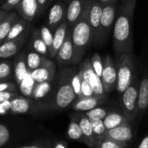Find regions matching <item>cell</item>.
<instances>
[{"instance_id":"obj_45","label":"cell","mask_w":148,"mask_h":148,"mask_svg":"<svg viewBox=\"0 0 148 148\" xmlns=\"http://www.w3.org/2000/svg\"><path fill=\"white\" fill-rule=\"evenodd\" d=\"M19 148H46V146L42 143H37V144H33V145H29V146H24Z\"/></svg>"},{"instance_id":"obj_1","label":"cell","mask_w":148,"mask_h":148,"mask_svg":"<svg viewBox=\"0 0 148 148\" xmlns=\"http://www.w3.org/2000/svg\"><path fill=\"white\" fill-rule=\"evenodd\" d=\"M137 0H121L113 29V45L117 55L133 53L134 16Z\"/></svg>"},{"instance_id":"obj_35","label":"cell","mask_w":148,"mask_h":148,"mask_svg":"<svg viewBox=\"0 0 148 148\" xmlns=\"http://www.w3.org/2000/svg\"><path fill=\"white\" fill-rule=\"evenodd\" d=\"M39 33H40L42 39L46 43V45L49 49H49H51V46H52L54 34L52 33L49 27H47V26H42L40 30H39Z\"/></svg>"},{"instance_id":"obj_28","label":"cell","mask_w":148,"mask_h":148,"mask_svg":"<svg viewBox=\"0 0 148 148\" xmlns=\"http://www.w3.org/2000/svg\"><path fill=\"white\" fill-rule=\"evenodd\" d=\"M52 82H44L41 83H36L33 91L32 100L41 101L46 98L52 91Z\"/></svg>"},{"instance_id":"obj_41","label":"cell","mask_w":148,"mask_h":148,"mask_svg":"<svg viewBox=\"0 0 148 148\" xmlns=\"http://www.w3.org/2000/svg\"><path fill=\"white\" fill-rule=\"evenodd\" d=\"M16 86L12 82H0V92L3 91H13L16 92Z\"/></svg>"},{"instance_id":"obj_9","label":"cell","mask_w":148,"mask_h":148,"mask_svg":"<svg viewBox=\"0 0 148 148\" xmlns=\"http://www.w3.org/2000/svg\"><path fill=\"white\" fill-rule=\"evenodd\" d=\"M118 5L117 2L103 5L101 19V44H102L110 34L114 24Z\"/></svg>"},{"instance_id":"obj_51","label":"cell","mask_w":148,"mask_h":148,"mask_svg":"<svg viewBox=\"0 0 148 148\" xmlns=\"http://www.w3.org/2000/svg\"><path fill=\"white\" fill-rule=\"evenodd\" d=\"M49 1H53V0H49Z\"/></svg>"},{"instance_id":"obj_29","label":"cell","mask_w":148,"mask_h":148,"mask_svg":"<svg viewBox=\"0 0 148 148\" xmlns=\"http://www.w3.org/2000/svg\"><path fill=\"white\" fill-rule=\"evenodd\" d=\"M111 110V108L102 107V105H101L89 111L84 112V114L90 121H103Z\"/></svg>"},{"instance_id":"obj_44","label":"cell","mask_w":148,"mask_h":148,"mask_svg":"<svg viewBox=\"0 0 148 148\" xmlns=\"http://www.w3.org/2000/svg\"><path fill=\"white\" fill-rule=\"evenodd\" d=\"M138 148H148V134L140 140Z\"/></svg>"},{"instance_id":"obj_42","label":"cell","mask_w":148,"mask_h":148,"mask_svg":"<svg viewBox=\"0 0 148 148\" xmlns=\"http://www.w3.org/2000/svg\"><path fill=\"white\" fill-rule=\"evenodd\" d=\"M21 0H6L5 3L2 5V9L4 10H10L13 8H16Z\"/></svg>"},{"instance_id":"obj_23","label":"cell","mask_w":148,"mask_h":148,"mask_svg":"<svg viewBox=\"0 0 148 148\" xmlns=\"http://www.w3.org/2000/svg\"><path fill=\"white\" fill-rule=\"evenodd\" d=\"M29 72V71L27 67L26 56H24L23 54H21L17 56L14 63V77L16 82L19 84Z\"/></svg>"},{"instance_id":"obj_27","label":"cell","mask_w":148,"mask_h":148,"mask_svg":"<svg viewBox=\"0 0 148 148\" xmlns=\"http://www.w3.org/2000/svg\"><path fill=\"white\" fill-rule=\"evenodd\" d=\"M36 82L32 78L30 72L27 74V75L23 79V81L18 84V88L21 93V95L24 97L32 99L33 91L36 86Z\"/></svg>"},{"instance_id":"obj_2","label":"cell","mask_w":148,"mask_h":148,"mask_svg":"<svg viewBox=\"0 0 148 148\" xmlns=\"http://www.w3.org/2000/svg\"><path fill=\"white\" fill-rule=\"evenodd\" d=\"M75 69H65L59 80L57 88L55 91L49 109L55 111L65 110L71 107L77 96L71 85V77Z\"/></svg>"},{"instance_id":"obj_20","label":"cell","mask_w":148,"mask_h":148,"mask_svg":"<svg viewBox=\"0 0 148 148\" xmlns=\"http://www.w3.org/2000/svg\"><path fill=\"white\" fill-rule=\"evenodd\" d=\"M66 10L67 9L64 7V5L60 3L54 4L51 7L48 16V23L49 29H56L62 23H63L64 18L66 20Z\"/></svg>"},{"instance_id":"obj_38","label":"cell","mask_w":148,"mask_h":148,"mask_svg":"<svg viewBox=\"0 0 148 148\" xmlns=\"http://www.w3.org/2000/svg\"><path fill=\"white\" fill-rule=\"evenodd\" d=\"M81 77H82V75H81ZM94 95H95V92H94V89H93L92 86L87 81H85L82 77L81 96L79 98H82V97H91V96H94Z\"/></svg>"},{"instance_id":"obj_22","label":"cell","mask_w":148,"mask_h":148,"mask_svg":"<svg viewBox=\"0 0 148 148\" xmlns=\"http://www.w3.org/2000/svg\"><path fill=\"white\" fill-rule=\"evenodd\" d=\"M103 123H104L107 130H109V129L120 127L121 125L129 123V121L122 111L121 112L119 110H113L112 109L107 114L105 119L103 120Z\"/></svg>"},{"instance_id":"obj_40","label":"cell","mask_w":148,"mask_h":148,"mask_svg":"<svg viewBox=\"0 0 148 148\" xmlns=\"http://www.w3.org/2000/svg\"><path fill=\"white\" fill-rule=\"evenodd\" d=\"M16 92L13 91H3L0 92V102H3L6 101H11L14 97L17 96Z\"/></svg>"},{"instance_id":"obj_10","label":"cell","mask_w":148,"mask_h":148,"mask_svg":"<svg viewBox=\"0 0 148 148\" xmlns=\"http://www.w3.org/2000/svg\"><path fill=\"white\" fill-rule=\"evenodd\" d=\"M79 72L82 77L92 86L95 92V95L100 96V95H107L104 90L101 79L96 75V73L93 69V67L90 62V59H85L82 62Z\"/></svg>"},{"instance_id":"obj_30","label":"cell","mask_w":148,"mask_h":148,"mask_svg":"<svg viewBox=\"0 0 148 148\" xmlns=\"http://www.w3.org/2000/svg\"><path fill=\"white\" fill-rule=\"evenodd\" d=\"M26 27H27V23L25 20H20V19L17 20L11 27L5 41L14 40L23 36V33L24 32Z\"/></svg>"},{"instance_id":"obj_49","label":"cell","mask_w":148,"mask_h":148,"mask_svg":"<svg viewBox=\"0 0 148 148\" xmlns=\"http://www.w3.org/2000/svg\"><path fill=\"white\" fill-rule=\"evenodd\" d=\"M48 0H37V3H38V5H39V8H42L45 6L46 3H47Z\"/></svg>"},{"instance_id":"obj_6","label":"cell","mask_w":148,"mask_h":148,"mask_svg":"<svg viewBox=\"0 0 148 148\" xmlns=\"http://www.w3.org/2000/svg\"><path fill=\"white\" fill-rule=\"evenodd\" d=\"M101 79L106 94H110L116 89L117 69L115 62L109 55L103 58V70Z\"/></svg>"},{"instance_id":"obj_46","label":"cell","mask_w":148,"mask_h":148,"mask_svg":"<svg viewBox=\"0 0 148 148\" xmlns=\"http://www.w3.org/2000/svg\"><path fill=\"white\" fill-rule=\"evenodd\" d=\"M67 147H68L67 142L62 141V140H60V141H57L55 144V146H54L53 148H67Z\"/></svg>"},{"instance_id":"obj_31","label":"cell","mask_w":148,"mask_h":148,"mask_svg":"<svg viewBox=\"0 0 148 148\" xmlns=\"http://www.w3.org/2000/svg\"><path fill=\"white\" fill-rule=\"evenodd\" d=\"M32 47L34 49V50L44 56H49V49L46 45V43L43 42V40L42 39L39 30L36 32V34L33 36L32 39Z\"/></svg>"},{"instance_id":"obj_32","label":"cell","mask_w":148,"mask_h":148,"mask_svg":"<svg viewBox=\"0 0 148 148\" xmlns=\"http://www.w3.org/2000/svg\"><path fill=\"white\" fill-rule=\"evenodd\" d=\"M92 129L94 133V136L95 139V144L104 139L107 135V128L103 123V121H91Z\"/></svg>"},{"instance_id":"obj_16","label":"cell","mask_w":148,"mask_h":148,"mask_svg":"<svg viewBox=\"0 0 148 148\" xmlns=\"http://www.w3.org/2000/svg\"><path fill=\"white\" fill-rule=\"evenodd\" d=\"M79 123L82 134L86 139V145L89 148H95V139L94 136L91 121L85 115L84 113H76L72 114Z\"/></svg>"},{"instance_id":"obj_37","label":"cell","mask_w":148,"mask_h":148,"mask_svg":"<svg viewBox=\"0 0 148 148\" xmlns=\"http://www.w3.org/2000/svg\"><path fill=\"white\" fill-rule=\"evenodd\" d=\"M81 84H82V77H81L80 72L79 70L78 71L75 70L71 77V85L74 88V91L77 98L81 96Z\"/></svg>"},{"instance_id":"obj_26","label":"cell","mask_w":148,"mask_h":148,"mask_svg":"<svg viewBox=\"0 0 148 148\" xmlns=\"http://www.w3.org/2000/svg\"><path fill=\"white\" fill-rule=\"evenodd\" d=\"M47 61H48V59L46 58V56L36 52V51L29 52L26 56L27 67H28V69L29 72L40 68Z\"/></svg>"},{"instance_id":"obj_36","label":"cell","mask_w":148,"mask_h":148,"mask_svg":"<svg viewBox=\"0 0 148 148\" xmlns=\"http://www.w3.org/2000/svg\"><path fill=\"white\" fill-rule=\"evenodd\" d=\"M12 73V66L10 62H0V82L9 79Z\"/></svg>"},{"instance_id":"obj_25","label":"cell","mask_w":148,"mask_h":148,"mask_svg":"<svg viewBox=\"0 0 148 148\" xmlns=\"http://www.w3.org/2000/svg\"><path fill=\"white\" fill-rule=\"evenodd\" d=\"M67 134L70 140H76L78 142H81L86 145V139L82 134L81 127L73 115H70V122L68 127Z\"/></svg>"},{"instance_id":"obj_11","label":"cell","mask_w":148,"mask_h":148,"mask_svg":"<svg viewBox=\"0 0 148 148\" xmlns=\"http://www.w3.org/2000/svg\"><path fill=\"white\" fill-rule=\"evenodd\" d=\"M108 100V95H94L91 97H82L77 98L74 103L72 104L71 108L74 111L79 113H84L89 111L98 106L103 105Z\"/></svg>"},{"instance_id":"obj_19","label":"cell","mask_w":148,"mask_h":148,"mask_svg":"<svg viewBox=\"0 0 148 148\" xmlns=\"http://www.w3.org/2000/svg\"><path fill=\"white\" fill-rule=\"evenodd\" d=\"M24 40L25 36H21L14 40L4 41L0 44V58H9L15 56L21 49Z\"/></svg>"},{"instance_id":"obj_33","label":"cell","mask_w":148,"mask_h":148,"mask_svg":"<svg viewBox=\"0 0 148 148\" xmlns=\"http://www.w3.org/2000/svg\"><path fill=\"white\" fill-rule=\"evenodd\" d=\"M127 146V144L126 143H121L108 137H105L95 144V148H126Z\"/></svg>"},{"instance_id":"obj_7","label":"cell","mask_w":148,"mask_h":148,"mask_svg":"<svg viewBox=\"0 0 148 148\" xmlns=\"http://www.w3.org/2000/svg\"><path fill=\"white\" fill-rule=\"evenodd\" d=\"M103 5L93 0L88 12V20L93 35V43L101 45V19Z\"/></svg>"},{"instance_id":"obj_39","label":"cell","mask_w":148,"mask_h":148,"mask_svg":"<svg viewBox=\"0 0 148 148\" xmlns=\"http://www.w3.org/2000/svg\"><path fill=\"white\" fill-rule=\"evenodd\" d=\"M10 137V133L9 128L3 124H0V147H3L8 143Z\"/></svg>"},{"instance_id":"obj_12","label":"cell","mask_w":148,"mask_h":148,"mask_svg":"<svg viewBox=\"0 0 148 148\" xmlns=\"http://www.w3.org/2000/svg\"><path fill=\"white\" fill-rule=\"evenodd\" d=\"M148 108V73L147 72L139 85L138 94V108L136 121L140 122Z\"/></svg>"},{"instance_id":"obj_5","label":"cell","mask_w":148,"mask_h":148,"mask_svg":"<svg viewBox=\"0 0 148 148\" xmlns=\"http://www.w3.org/2000/svg\"><path fill=\"white\" fill-rule=\"evenodd\" d=\"M139 85L136 78H134L130 86L121 94V111L127 118L130 124L134 123L137 116Z\"/></svg>"},{"instance_id":"obj_8","label":"cell","mask_w":148,"mask_h":148,"mask_svg":"<svg viewBox=\"0 0 148 148\" xmlns=\"http://www.w3.org/2000/svg\"><path fill=\"white\" fill-rule=\"evenodd\" d=\"M93 0H70L66 10V22L72 28L88 11Z\"/></svg>"},{"instance_id":"obj_14","label":"cell","mask_w":148,"mask_h":148,"mask_svg":"<svg viewBox=\"0 0 148 148\" xmlns=\"http://www.w3.org/2000/svg\"><path fill=\"white\" fill-rule=\"evenodd\" d=\"M36 83L52 82L56 75V65L54 62L48 60L42 66L30 72Z\"/></svg>"},{"instance_id":"obj_43","label":"cell","mask_w":148,"mask_h":148,"mask_svg":"<svg viewBox=\"0 0 148 148\" xmlns=\"http://www.w3.org/2000/svg\"><path fill=\"white\" fill-rule=\"evenodd\" d=\"M10 101H6L3 102H0V115H4L10 113Z\"/></svg>"},{"instance_id":"obj_18","label":"cell","mask_w":148,"mask_h":148,"mask_svg":"<svg viewBox=\"0 0 148 148\" xmlns=\"http://www.w3.org/2000/svg\"><path fill=\"white\" fill-rule=\"evenodd\" d=\"M18 13L25 21H32L38 11L37 0H21L16 7Z\"/></svg>"},{"instance_id":"obj_13","label":"cell","mask_w":148,"mask_h":148,"mask_svg":"<svg viewBox=\"0 0 148 148\" xmlns=\"http://www.w3.org/2000/svg\"><path fill=\"white\" fill-rule=\"evenodd\" d=\"M56 61L62 65H69L74 64V58H75V49L73 46L72 39H71V33L70 30L69 31L64 42L62 43V47L58 50L56 56Z\"/></svg>"},{"instance_id":"obj_48","label":"cell","mask_w":148,"mask_h":148,"mask_svg":"<svg viewBox=\"0 0 148 148\" xmlns=\"http://www.w3.org/2000/svg\"><path fill=\"white\" fill-rule=\"evenodd\" d=\"M7 15H8L7 10H0V24H1V23L3 22V20L5 18V16H6Z\"/></svg>"},{"instance_id":"obj_15","label":"cell","mask_w":148,"mask_h":148,"mask_svg":"<svg viewBox=\"0 0 148 148\" xmlns=\"http://www.w3.org/2000/svg\"><path fill=\"white\" fill-rule=\"evenodd\" d=\"M106 137L112 139L115 141L121 142V143L127 144L128 142L132 140L134 137L132 126L130 123H127L120 127H117L115 128L109 129L107 131Z\"/></svg>"},{"instance_id":"obj_3","label":"cell","mask_w":148,"mask_h":148,"mask_svg":"<svg viewBox=\"0 0 148 148\" xmlns=\"http://www.w3.org/2000/svg\"><path fill=\"white\" fill-rule=\"evenodd\" d=\"M88 12L73 25L70 30L75 49L74 64L81 62L87 49L93 42V35L88 20Z\"/></svg>"},{"instance_id":"obj_47","label":"cell","mask_w":148,"mask_h":148,"mask_svg":"<svg viewBox=\"0 0 148 148\" xmlns=\"http://www.w3.org/2000/svg\"><path fill=\"white\" fill-rule=\"evenodd\" d=\"M95 1L99 2L102 5H106V4H109V3H113L117 2V0H95Z\"/></svg>"},{"instance_id":"obj_4","label":"cell","mask_w":148,"mask_h":148,"mask_svg":"<svg viewBox=\"0 0 148 148\" xmlns=\"http://www.w3.org/2000/svg\"><path fill=\"white\" fill-rule=\"evenodd\" d=\"M115 64L117 69L116 90L121 95L130 86L134 78V57L133 53L119 54Z\"/></svg>"},{"instance_id":"obj_34","label":"cell","mask_w":148,"mask_h":148,"mask_svg":"<svg viewBox=\"0 0 148 148\" xmlns=\"http://www.w3.org/2000/svg\"><path fill=\"white\" fill-rule=\"evenodd\" d=\"M90 62H91V65L93 67L94 71L101 78V74H102V70H103V59H101L100 54L95 52L92 56V57L90 59Z\"/></svg>"},{"instance_id":"obj_24","label":"cell","mask_w":148,"mask_h":148,"mask_svg":"<svg viewBox=\"0 0 148 148\" xmlns=\"http://www.w3.org/2000/svg\"><path fill=\"white\" fill-rule=\"evenodd\" d=\"M19 20V16L16 12H10L3 20L0 24V44H2L7 38L8 34L13 26V24Z\"/></svg>"},{"instance_id":"obj_17","label":"cell","mask_w":148,"mask_h":148,"mask_svg":"<svg viewBox=\"0 0 148 148\" xmlns=\"http://www.w3.org/2000/svg\"><path fill=\"white\" fill-rule=\"evenodd\" d=\"M69 25L67 23V22H63L56 29H55V33H54V38H53V42H52V46L51 49H49V56L50 57H55L58 52V50L60 49V48L62 47V43L64 42L66 36L69 33Z\"/></svg>"},{"instance_id":"obj_50","label":"cell","mask_w":148,"mask_h":148,"mask_svg":"<svg viewBox=\"0 0 148 148\" xmlns=\"http://www.w3.org/2000/svg\"><path fill=\"white\" fill-rule=\"evenodd\" d=\"M64 1H67V2H69L70 0H64Z\"/></svg>"},{"instance_id":"obj_21","label":"cell","mask_w":148,"mask_h":148,"mask_svg":"<svg viewBox=\"0 0 148 148\" xmlns=\"http://www.w3.org/2000/svg\"><path fill=\"white\" fill-rule=\"evenodd\" d=\"M10 113L13 114H24L29 112L32 108L33 102L32 99L24 96H16L10 101Z\"/></svg>"}]
</instances>
